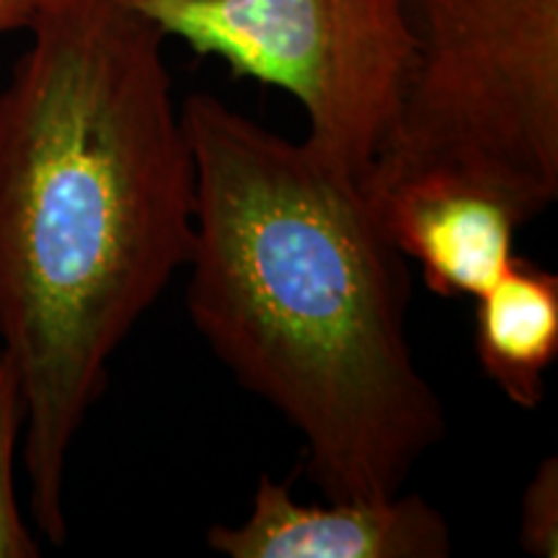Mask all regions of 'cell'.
I'll use <instances>...</instances> for the list:
<instances>
[{"label": "cell", "mask_w": 558, "mask_h": 558, "mask_svg": "<svg viewBox=\"0 0 558 558\" xmlns=\"http://www.w3.org/2000/svg\"><path fill=\"white\" fill-rule=\"evenodd\" d=\"M0 90V349L24 396L34 525L140 318L186 269L197 173L163 32L137 0H47Z\"/></svg>", "instance_id": "1"}, {"label": "cell", "mask_w": 558, "mask_h": 558, "mask_svg": "<svg viewBox=\"0 0 558 558\" xmlns=\"http://www.w3.org/2000/svg\"><path fill=\"white\" fill-rule=\"evenodd\" d=\"M197 173L194 329L303 437L326 499H386L448 435L409 341V259L365 181L209 90L181 101Z\"/></svg>", "instance_id": "2"}, {"label": "cell", "mask_w": 558, "mask_h": 558, "mask_svg": "<svg viewBox=\"0 0 558 558\" xmlns=\"http://www.w3.org/2000/svg\"><path fill=\"white\" fill-rule=\"evenodd\" d=\"M416 70L407 107L365 179L492 192L518 220L558 199V0H407Z\"/></svg>", "instance_id": "3"}, {"label": "cell", "mask_w": 558, "mask_h": 558, "mask_svg": "<svg viewBox=\"0 0 558 558\" xmlns=\"http://www.w3.org/2000/svg\"><path fill=\"white\" fill-rule=\"evenodd\" d=\"M166 39L282 88L305 143L365 181L407 107L416 37L407 0H137Z\"/></svg>", "instance_id": "4"}, {"label": "cell", "mask_w": 558, "mask_h": 558, "mask_svg": "<svg viewBox=\"0 0 558 558\" xmlns=\"http://www.w3.org/2000/svg\"><path fill=\"white\" fill-rule=\"evenodd\" d=\"M207 546L230 558H445V514L418 494L303 505L290 484L262 476L248 518L213 525Z\"/></svg>", "instance_id": "5"}, {"label": "cell", "mask_w": 558, "mask_h": 558, "mask_svg": "<svg viewBox=\"0 0 558 558\" xmlns=\"http://www.w3.org/2000/svg\"><path fill=\"white\" fill-rule=\"evenodd\" d=\"M373 199L396 246L437 295H484L518 259L522 222L497 194L456 181H407Z\"/></svg>", "instance_id": "6"}, {"label": "cell", "mask_w": 558, "mask_h": 558, "mask_svg": "<svg viewBox=\"0 0 558 558\" xmlns=\"http://www.w3.org/2000/svg\"><path fill=\"white\" fill-rule=\"evenodd\" d=\"M476 354L514 407L538 409L558 357V277L518 256L476 298Z\"/></svg>", "instance_id": "7"}, {"label": "cell", "mask_w": 558, "mask_h": 558, "mask_svg": "<svg viewBox=\"0 0 558 558\" xmlns=\"http://www.w3.org/2000/svg\"><path fill=\"white\" fill-rule=\"evenodd\" d=\"M24 432L19 369L0 349V558H37L39 543L26 525L16 497V450Z\"/></svg>", "instance_id": "8"}, {"label": "cell", "mask_w": 558, "mask_h": 558, "mask_svg": "<svg viewBox=\"0 0 558 558\" xmlns=\"http://www.w3.org/2000/svg\"><path fill=\"white\" fill-rule=\"evenodd\" d=\"M520 543L530 556H558V460L550 456L538 465L522 494Z\"/></svg>", "instance_id": "9"}, {"label": "cell", "mask_w": 558, "mask_h": 558, "mask_svg": "<svg viewBox=\"0 0 558 558\" xmlns=\"http://www.w3.org/2000/svg\"><path fill=\"white\" fill-rule=\"evenodd\" d=\"M47 0H0V37L11 32H29Z\"/></svg>", "instance_id": "10"}]
</instances>
